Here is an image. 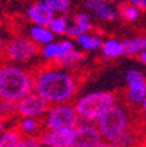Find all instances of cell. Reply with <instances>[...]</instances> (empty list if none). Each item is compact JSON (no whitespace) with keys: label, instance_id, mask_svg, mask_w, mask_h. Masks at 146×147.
<instances>
[{"label":"cell","instance_id":"obj_1","mask_svg":"<svg viewBox=\"0 0 146 147\" xmlns=\"http://www.w3.org/2000/svg\"><path fill=\"white\" fill-rule=\"evenodd\" d=\"M80 88V79L73 70L49 64L34 72V91L50 105L73 102Z\"/></svg>","mask_w":146,"mask_h":147},{"label":"cell","instance_id":"obj_2","mask_svg":"<svg viewBox=\"0 0 146 147\" xmlns=\"http://www.w3.org/2000/svg\"><path fill=\"white\" fill-rule=\"evenodd\" d=\"M34 91V74L20 64L0 62V98L9 104L18 101Z\"/></svg>","mask_w":146,"mask_h":147},{"label":"cell","instance_id":"obj_3","mask_svg":"<svg viewBox=\"0 0 146 147\" xmlns=\"http://www.w3.org/2000/svg\"><path fill=\"white\" fill-rule=\"evenodd\" d=\"M119 104V96L112 91H94L80 96L74 105L80 121L96 122L107 110Z\"/></svg>","mask_w":146,"mask_h":147},{"label":"cell","instance_id":"obj_4","mask_svg":"<svg viewBox=\"0 0 146 147\" xmlns=\"http://www.w3.org/2000/svg\"><path fill=\"white\" fill-rule=\"evenodd\" d=\"M95 123L103 139L111 142H117L126 130L134 126V121L129 108L120 104L107 110Z\"/></svg>","mask_w":146,"mask_h":147},{"label":"cell","instance_id":"obj_5","mask_svg":"<svg viewBox=\"0 0 146 147\" xmlns=\"http://www.w3.org/2000/svg\"><path fill=\"white\" fill-rule=\"evenodd\" d=\"M80 122V117L73 102L52 105L42 118L46 130H69L75 129Z\"/></svg>","mask_w":146,"mask_h":147},{"label":"cell","instance_id":"obj_6","mask_svg":"<svg viewBox=\"0 0 146 147\" xmlns=\"http://www.w3.org/2000/svg\"><path fill=\"white\" fill-rule=\"evenodd\" d=\"M41 50L29 37L13 36L7 41L3 58L11 63H26L34 59Z\"/></svg>","mask_w":146,"mask_h":147},{"label":"cell","instance_id":"obj_7","mask_svg":"<svg viewBox=\"0 0 146 147\" xmlns=\"http://www.w3.org/2000/svg\"><path fill=\"white\" fill-rule=\"evenodd\" d=\"M50 107L52 105L42 96L33 91L16 104V117H33L42 119Z\"/></svg>","mask_w":146,"mask_h":147},{"label":"cell","instance_id":"obj_8","mask_svg":"<svg viewBox=\"0 0 146 147\" xmlns=\"http://www.w3.org/2000/svg\"><path fill=\"white\" fill-rule=\"evenodd\" d=\"M74 143L73 147H96L103 141L99 129L95 122L80 121L74 129Z\"/></svg>","mask_w":146,"mask_h":147},{"label":"cell","instance_id":"obj_9","mask_svg":"<svg viewBox=\"0 0 146 147\" xmlns=\"http://www.w3.org/2000/svg\"><path fill=\"white\" fill-rule=\"evenodd\" d=\"M74 129L69 130H46L43 129L38 135L43 147H73Z\"/></svg>","mask_w":146,"mask_h":147},{"label":"cell","instance_id":"obj_10","mask_svg":"<svg viewBox=\"0 0 146 147\" xmlns=\"http://www.w3.org/2000/svg\"><path fill=\"white\" fill-rule=\"evenodd\" d=\"M84 7L91 11L92 15L96 16L99 20L105 22L115 21L119 15V11L108 0H86Z\"/></svg>","mask_w":146,"mask_h":147},{"label":"cell","instance_id":"obj_11","mask_svg":"<svg viewBox=\"0 0 146 147\" xmlns=\"http://www.w3.org/2000/svg\"><path fill=\"white\" fill-rule=\"evenodd\" d=\"M75 49L74 42L71 40H62L58 42H52L49 45L42 46L41 49V57L48 62H53L52 64L57 63L59 59L66 55L67 53H70L71 50Z\"/></svg>","mask_w":146,"mask_h":147},{"label":"cell","instance_id":"obj_12","mask_svg":"<svg viewBox=\"0 0 146 147\" xmlns=\"http://www.w3.org/2000/svg\"><path fill=\"white\" fill-rule=\"evenodd\" d=\"M54 16H55V13L43 3V0L38 1V3L32 4L26 9V18L33 25L49 26V24L52 22Z\"/></svg>","mask_w":146,"mask_h":147},{"label":"cell","instance_id":"obj_13","mask_svg":"<svg viewBox=\"0 0 146 147\" xmlns=\"http://www.w3.org/2000/svg\"><path fill=\"white\" fill-rule=\"evenodd\" d=\"M125 102L130 108H140L146 98V79L138 83L128 84L125 88Z\"/></svg>","mask_w":146,"mask_h":147},{"label":"cell","instance_id":"obj_14","mask_svg":"<svg viewBox=\"0 0 146 147\" xmlns=\"http://www.w3.org/2000/svg\"><path fill=\"white\" fill-rule=\"evenodd\" d=\"M92 29V18L87 12L76 13L73 18V24L69 28L67 34L73 38H78L84 33H90Z\"/></svg>","mask_w":146,"mask_h":147},{"label":"cell","instance_id":"obj_15","mask_svg":"<svg viewBox=\"0 0 146 147\" xmlns=\"http://www.w3.org/2000/svg\"><path fill=\"white\" fill-rule=\"evenodd\" d=\"M15 126L22 134V137H36L40 135L43 130L42 119L33 118V117H21L17 119Z\"/></svg>","mask_w":146,"mask_h":147},{"label":"cell","instance_id":"obj_16","mask_svg":"<svg viewBox=\"0 0 146 147\" xmlns=\"http://www.w3.org/2000/svg\"><path fill=\"white\" fill-rule=\"evenodd\" d=\"M116 143L120 147H141L145 143V131L138 126H132Z\"/></svg>","mask_w":146,"mask_h":147},{"label":"cell","instance_id":"obj_17","mask_svg":"<svg viewBox=\"0 0 146 147\" xmlns=\"http://www.w3.org/2000/svg\"><path fill=\"white\" fill-rule=\"evenodd\" d=\"M29 37L36 45L45 46L49 43L54 42L55 34L52 32L49 26H42V25H33L29 29Z\"/></svg>","mask_w":146,"mask_h":147},{"label":"cell","instance_id":"obj_18","mask_svg":"<svg viewBox=\"0 0 146 147\" xmlns=\"http://www.w3.org/2000/svg\"><path fill=\"white\" fill-rule=\"evenodd\" d=\"M100 50L104 57L108 59H115L121 57V55H125L124 43H122V41H119L116 38H107L103 42Z\"/></svg>","mask_w":146,"mask_h":147},{"label":"cell","instance_id":"obj_19","mask_svg":"<svg viewBox=\"0 0 146 147\" xmlns=\"http://www.w3.org/2000/svg\"><path fill=\"white\" fill-rule=\"evenodd\" d=\"M125 49V55L128 57H134V55H140L142 51L146 50V36H137L126 38L122 41Z\"/></svg>","mask_w":146,"mask_h":147},{"label":"cell","instance_id":"obj_20","mask_svg":"<svg viewBox=\"0 0 146 147\" xmlns=\"http://www.w3.org/2000/svg\"><path fill=\"white\" fill-rule=\"evenodd\" d=\"M104 41L95 33H84L76 38V43L86 51H95L101 49Z\"/></svg>","mask_w":146,"mask_h":147},{"label":"cell","instance_id":"obj_21","mask_svg":"<svg viewBox=\"0 0 146 147\" xmlns=\"http://www.w3.org/2000/svg\"><path fill=\"white\" fill-rule=\"evenodd\" d=\"M83 58H84L83 53L74 49V50H71L70 53H67L66 55H63V57L54 64H57V66H59V67H62V68H66V70H73V68H75L76 66L83 61Z\"/></svg>","mask_w":146,"mask_h":147},{"label":"cell","instance_id":"obj_22","mask_svg":"<svg viewBox=\"0 0 146 147\" xmlns=\"http://www.w3.org/2000/svg\"><path fill=\"white\" fill-rule=\"evenodd\" d=\"M22 134L16 126H9L3 134L0 135V147H17Z\"/></svg>","mask_w":146,"mask_h":147},{"label":"cell","instance_id":"obj_23","mask_svg":"<svg viewBox=\"0 0 146 147\" xmlns=\"http://www.w3.org/2000/svg\"><path fill=\"white\" fill-rule=\"evenodd\" d=\"M49 28L52 29V32L55 36H63V34H67L70 24H69L67 17H65L62 15H58V16H54L52 22L49 24Z\"/></svg>","mask_w":146,"mask_h":147},{"label":"cell","instance_id":"obj_24","mask_svg":"<svg viewBox=\"0 0 146 147\" xmlns=\"http://www.w3.org/2000/svg\"><path fill=\"white\" fill-rule=\"evenodd\" d=\"M117 11H119L120 17L126 20V21H136V20L140 17V9H138L137 7L132 5L128 1L124 4H120Z\"/></svg>","mask_w":146,"mask_h":147},{"label":"cell","instance_id":"obj_25","mask_svg":"<svg viewBox=\"0 0 146 147\" xmlns=\"http://www.w3.org/2000/svg\"><path fill=\"white\" fill-rule=\"evenodd\" d=\"M43 3L54 13H65L71 7V0H43Z\"/></svg>","mask_w":146,"mask_h":147},{"label":"cell","instance_id":"obj_26","mask_svg":"<svg viewBox=\"0 0 146 147\" xmlns=\"http://www.w3.org/2000/svg\"><path fill=\"white\" fill-rule=\"evenodd\" d=\"M16 117V104H9L3 98H0V118H11Z\"/></svg>","mask_w":146,"mask_h":147},{"label":"cell","instance_id":"obj_27","mask_svg":"<svg viewBox=\"0 0 146 147\" xmlns=\"http://www.w3.org/2000/svg\"><path fill=\"white\" fill-rule=\"evenodd\" d=\"M145 75L141 70L138 68H130V70L126 72L125 75V82H126V86L128 84H133V83H138L141 80H145Z\"/></svg>","mask_w":146,"mask_h":147},{"label":"cell","instance_id":"obj_28","mask_svg":"<svg viewBox=\"0 0 146 147\" xmlns=\"http://www.w3.org/2000/svg\"><path fill=\"white\" fill-rule=\"evenodd\" d=\"M17 147H43V144L40 137L36 135V137H22Z\"/></svg>","mask_w":146,"mask_h":147},{"label":"cell","instance_id":"obj_29","mask_svg":"<svg viewBox=\"0 0 146 147\" xmlns=\"http://www.w3.org/2000/svg\"><path fill=\"white\" fill-rule=\"evenodd\" d=\"M132 5L137 7L140 11H146V0H126Z\"/></svg>","mask_w":146,"mask_h":147},{"label":"cell","instance_id":"obj_30","mask_svg":"<svg viewBox=\"0 0 146 147\" xmlns=\"http://www.w3.org/2000/svg\"><path fill=\"white\" fill-rule=\"evenodd\" d=\"M96 147H120V146L116 143V142H111V141H105V139H103Z\"/></svg>","mask_w":146,"mask_h":147},{"label":"cell","instance_id":"obj_31","mask_svg":"<svg viewBox=\"0 0 146 147\" xmlns=\"http://www.w3.org/2000/svg\"><path fill=\"white\" fill-rule=\"evenodd\" d=\"M8 119L5 118H0V135L3 134L4 131H5L7 129H8Z\"/></svg>","mask_w":146,"mask_h":147},{"label":"cell","instance_id":"obj_32","mask_svg":"<svg viewBox=\"0 0 146 147\" xmlns=\"http://www.w3.org/2000/svg\"><path fill=\"white\" fill-rule=\"evenodd\" d=\"M5 45H7V41L4 40L1 36H0V58H3L4 50H5Z\"/></svg>","mask_w":146,"mask_h":147},{"label":"cell","instance_id":"obj_33","mask_svg":"<svg viewBox=\"0 0 146 147\" xmlns=\"http://www.w3.org/2000/svg\"><path fill=\"white\" fill-rule=\"evenodd\" d=\"M138 59H140L141 63L146 66V50H145V51H142L140 55H138Z\"/></svg>","mask_w":146,"mask_h":147},{"label":"cell","instance_id":"obj_34","mask_svg":"<svg viewBox=\"0 0 146 147\" xmlns=\"http://www.w3.org/2000/svg\"><path fill=\"white\" fill-rule=\"evenodd\" d=\"M140 112H141V113H146V98L143 100L142 104H141V107H140Z\"/></svg>","mask_w":146,"mask_h":147},{"label":"cell","instance_id":"obj_35","mask_svg":"<svg viewBox=\"0 0 146 147\" xmlns=\"http://www.w3.org/2000/svg\"><path fill=\"white\" fill-rule=\"evenodd\" d=\"M141 121H142V123L146 126V113H141Z\"/></svg>","mask_w":146,"mask_h":147},{"label":"cell","instance_id":"obj_36","mask_svg":"<svg viewBox=\"0 0 146 147\" xmlns=\"http://www.w3.org/2000/svg\"><path fill=\"white\" fill-rule=\"evenodd\" d=\"M145 143H146V130H145Z\"/></svg>","mask_w":146,"mask_h":147}]
</instances>
